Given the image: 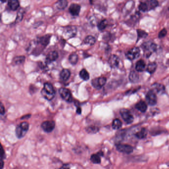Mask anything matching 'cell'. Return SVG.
Segmentation results:
<instances>
[{
	"label": "cell",
	"instance_id": "6da1fadb",
	"mask_svg": "<svg viewBox=\"0 0 169 169\" xmlns=\"http://www.w3.org/2000/svg\"><path fill=\"white\" fill-rule=\"evenodd\" d=\"M41 93L45 99L50 101L55 96L56 92L51 84L46 82L44 84L43 88L41 90Z\"/></svg>",
	"mask_w": 169,
	"mask_h": 169
},
{
	"label": "cell",
	"instance_id": "7a4b0ae2",
	"mask_svg": "<svg viewBox=\"0 0 169 169\" xmlns=\"http://www.w3.org/2000/svg\"><path fill=\"white\" fill-rule=\"evenodd\" d=\"M142 47L145 52L146 55L148 57L151 55L152 53L155 52L157 49V45L155 43L147 42L143 43L142 45Z\"/></svg>",
	"mask_w": 169,
	"mask_h": 169
},
{
	"label": "cell",
	"instance_id": "3957f363",
	"mask_svg": "<svg viewBox=\"0 0 169 169\" xmlns=\"http://www.w3.org/2000/svg\"><path fill=\"white\" fill-rule=\"evenodd\" d=\"M58 92L62 99L67 102L71 103L73 101L71 92L68 89L62 87L59 89Z\"/></svg>",
	"mask_w": 169,
	"mask_h": 169
},
{
	"label": "cell",
	"instance_id": "277c9868",
	"mask_svg": "<svg viewBox=\"0 0 169 169\" xmlns=\"http://www.w3.org/2000/svg\"><path fill=\"white\" fill-rule=\"evenodd\" d=\"M120 114L122 118L126 123L130 124L133 122V120H134L133 116L131 115V113L128 110L126 109L121 110Z\"/></svg>",
	"mask_w": 169,
	"mask_h": 169
},
{
	"label": "cell",
	"instance_id": "5b68a950",
	"mask_svg": "<svg viewBox=\"0 0 169 169\" xmlns=\"http://www.w3.org/2000/svg\"><path fill=\"white\" fill-rule=\"evenodd\" d=\"M140 54V50L138 47H133L130 49L126 54L127 58L130 60H133L139 57Z\"/></svg>",
	"mask_w": 169,
	"mask_h": 169
},
{
	"label": "cell",
	"instance_id": "8992f818",
	"mask_svg": "<svg viewBox=\"0 0 169 169\" xmlns=\"http://www.w3.org/2000/svg\"><path fill=\"white\" fill-rule=\"evenodd\" d=\"M41 128L46 133L52 132L55 128V123L53 121H45L41 124Z\"/></svg>",
	"mask_w": 169,
	"mask_h": 169
},
{
	"label": "cell",
	"instance_id": "52a82bcc",
	"mask_svg": "<svg viewBox=\"0 0 169 169\" xmlns=\"http://www.w3.org/2000/svg\"><path fill=\"white\" fill-rule=\"evenodd\" d=\"M107 81V79L104 77H101V78H96L93 79L91 81V84L92 86L95 88L97 89H100L103 86H104Z\"/></svg>",
	"mask_w": 169,
	"mask_h": 169
},
{
	"label": "cell",
	"instance_id": "ba28073f",
	"mask_svg": "<svg viewBox=\"0 0 169 169\" xmlns=\"http://www.w3.org/2000/svg\"><path fill=\"white\" fill-rule=\"evenodd\" d=\"M146 99L147 103L150 106H154L156 104L157 98L155 92L153 90H150L146 96Z\"/></svg>",
	"mask_w": 169,
	"mask_h": 169
},
{
	"label": "cell",
	"instance_id": "9c48e42d",
	"mask_svg": "<svg viewBox=\"0 0 169 169\" xmlns=\"http://www.w3.org/2000/svg\"><path fill=\"white\" fill-rule=\"evenodd\" d=\"M116 148L118 151L123 153L130 154L133 151V147L128 144H117Z\"/></svg>",
	"mask_w": 169,
	"mask_h": 169
},
{
	"label": "cell",
	"instance_id": "30bf717a",
	"mask_svg": "<svg viewBox=\"0 0 169 169\" xmlns=\"http://www.w3.org/2000/svg\"><path fill=\"white\" fill-rule=\"evenodd\" d=\"M63 32L67 38H72L76 34L77 29L74 26H70L65 28Z\"/></svg>",
	"mask_w": 169,
	"mask_h": 169
},
{
	"label": "cell",
	"instance_id": "8fae6325",
	"mask_svg": "<svg viewBox=\"0 0 169 169\" xmlns=\"http://www.w3.org/2000/svg\"><path fill=\"white\" fill-rule=\"evenodd\" d=\"M110 66L112 68H116L119 66L120 60L117 56L115 55H113L110 57L108 61Z\"/></svg>",
	"mask_w": 169,
	"mask_h": 169
},
{
	"label": "cell",
	"instance_id": "7c38bea8",
	"mask_svg": "<svg viewBox=\"0 0 169 169\" xmlns=\"http://www.w3.org/2000/svg\"><path fill=\"white\" fill-rule=\"evenodd\" d=\"M58 54L57 51H53L49 53L46 58V62L47 63H50L52 62L55 61L58 58Z\"/></svg>",
	"mask_w": 169,
	"mask_h": 169
},
{
	"label": "cell",
	"instance_id": "4fadbf2b",
	"mask_svg": "<svg viewBox=\"0 0 169 169\" xmlns=\"http://www.w3.org/2000/svg\"><path fill=\"white\" fill-rule=\"evenodd\" d=\"M152 90L155 93H157L158 94H163L165 92V87L162 84L155 83L152 85Z\"/></svg>",
	"mask_w": 169,
	"mask_h": 169
},
{
	"label": "cell",
	"instance_id": "5bb4252c",
	"mask_svg": "<svg viewBox=\"0 0 169 169\" xmlns=\"http://www.w3.org/2000/svg\"><path fill=\"white\" fill-rule=\"evenodd\" d=\"M81 11V6L76 4H73L69 8L70 14L73 16H78Z\"/></svg>",
	"mask_w": 169,
	"mask_h": 169
},
{
	"label": "cell",
	"instance_id": "9a60e30c",
	"mask_svg": "<svg viewBox=\"0 0 169 169\" xmlns=\"http://www.w3.org/2000/svg\"><path fill=\"white\" fill-rule=\"evenodd\" d=\"M103 152H100L98 153L93 154L90 157V161L95 164H99L101 163V156H103Z\"/></svg>",
	"mask_w": 169,
	"mask_h": 169
},
{
	"label": "cell",
	"instance_id": "2e32d148",
	"mask_svg": "<svg viewBox=\"0 0 169 169\" xmlns=\"http://www.w3.org/2000/svg\"><path fill=\"white\" fill-rule=\"evenodd\" d=\"M71 71L70 70L68 69H63L62 71H61L60 74V77L62 81H68L71 76Z\"/></svg>",
	"mask_w": 169,
	"mask_h": 169
},
{
	"label": "cell",
	"instance_id": "e0dca14e",
	"mask_svg": "<svg viewBox=\"0 0 169 169\" xmlns=\"http://www.w3.org/2000/svg\"><path fill=\"white\" fill-rule=\"evenodd\" d=\"M135 108L138 111H140L141 112H145L147 109V104L143 101H140L138 102L135 105Z\"/></svg>",
	"mask_w": 169,
	"mask_h": 169
},
{
	"label": "cell",
	"instance_id": "ac0fdd59",
	"mask_svg": "<svg viewBox=\"0 0 169 169\" xmlns=\"http://www.w3.org/2000/svg\"><path fill=\"white\" fill-rule=\"evenodd\" d=\"M145 2L148 6L149 11L150 10H153L159 5L157 0H146Z\"/></svg>",
	"mask_w": 169,
	"mask_h": 169
},
{
	"label": "cell",
	"instance_id": "d6986e66",
	"mask_svg": "<svg viewBox=\"0 0 169 169\" xmlns=\"http://www.w3.org/2000/svg\"><path fill=\"white\" fill-rule=\"evenodd\" d=\"M8 6L11 10L16 11L19 8V0H9Z\"/></svg>",
	"mask_w": 169,
	"mask_h": 169
},
{
	"label": "cell",
	"instance_id": "ffe728a7",
	"mask_svg": "<svg viewBox=\"0 0 169 169\" xmlns=\"http://www.w3.org/2000/svg\"><path fill=\"white\" fill-rule=\"evenodd\" d=\"M27 131H25L23 128L20 126V125H18L16 128V135L17 138H23Z\"/></svg>",
	"mask_w": 169,
	"mask_h": 169
},
{
	"label": "cell",
	"instance_id": "44dd1931",
	"mask_svg": "<svg viewBox=\"0 0 169 169\" xmlns=\"http://www.w3.org/2000/svg\"><path fill=\"white\" fill-rule=\"evenodd\" d=\"M51 35H46L39 38V42L40 44L44 46H47L50 41Z\"/></svg>",
	"mask_w": 169,
	"mask_h": 169
},
{
	"label": "cell",
	"instance_id": "7402d4cb",
	"mask_svg": "<svg viewBox=\"0 0 169 169\" xmlns=\"http://www.w3.org/2000/svg\"><path fill=\"white\" fill-rule=\"evenodd\" d=\"M145 63L144 61L140 60L136 63L135 65V70L136 71L138 72L143 71L145 68Z\"/></svg>",
	"mask_w": 169,
	"mask_h": 169
},
{
	"label": "cell",
	"instance_id": "603a6c76",
	"mask_svg": "<svg viewBox=\"0 0 169 169\" xmlns=\"http://www.w3.org/2000/svg\"><path fill=\"white\" fill-rule=\"evenodd\" d=\"M139 75L136 71H133L130 73L129 75V79L130 81L133 83H136L139 80Z\"/></svg>",
	"mask_w": 169,
	"mask_h": 169
},
{
	"label": "cell",
	"instance_id": "cb8c5ba5",
	"mask_svg": "<svg viewBox=\"0 0 169 169\" xmlns=\"http://www.w3.org/2000/svg\"><path fill=\"white\" fill-rule=\"evenodd\" d=\"M68 4V2L66 0H59L56 3V8L58 10H63L66 8Z\"/></svg>",
	"mask_w": 169,
	"mask_h": 169
},
{
	"label": "cell",
	"instance_id": "d4e9b609",
	"mask_svg": "<svg viewBox=\"0 0 169 169\" xmlns=\"http://www.w3.org/2000/svg\"><path fill=\"white\" fill-rule=\"evenodd\" d=\"M147 131L145 128H142L135 133V136L139 139H143L147 136Z\"/></svg>",
	"mask_w": 169,
	"mask_h": 169
},
{
	"label": "cell",
	"instance_id": "484cf974",
	"mask_svg": "<svg viewBox=\"0 0 169 169\" xmlns=\"http://www.w3.org/2000/svg\"><path fill=\"white\" fill-rule=\"evenodd\" d=\"M157 67V63L155 62H152L149 63L146 68V71L150 74H152L155 72L156 70Z\"/></svg>",
	"mask_w": 169,
	"mask_h": 169
},
{
	"label": "cell",
	"instance_id": "4316f807",
	"mask_svg": "<svg viewBox=\"0 0 169 169\" xmlns=\"http://www.w3.org/2000/svg\"><path fill=\"white\" fill-rule=\"evenodd\" d=\"M79 76L81 79L85 81H88L90 78L88 72L84 68L81 70V71L79 72Z\"/></svg>",
	"mask_w": 169,
	"mask_h": 169
},
{
	"label": "cell",
	"instance_id": "83f0119b",
	"mask_svg": "<svg viewBox=\"0 0 169 169\" xmlns=\"http://www.w3.org/2000/svg\"><path fill=\"white\" fill-rule=\"evenodd\" d=\"M25 57L24 56H19L14 57L13 59V63L16 65H21L25 62Z\"/></svg>",
	"mask_w": 169,
	"mask_h": 169
},
{
	"label": "cell",
	"instance_id": "f1b7e54d",
	"mask_svg": "<svg viewBox=\"0 0 169 169\" xmlns=\"http://www.w3.org/2000/svg\"><path fill=\"white\" fill-rule=\"evenodd\" d=\"M95 42H96V39L94 37L92 36L91 35L87 36L84 40V43L86 44L93 45Z\"/></svg>",
	"mask_w": 169,
	"mask_h": 169
},
{
	"label": "cell",
	"instance_id": "f546056e",
	"mask_svg": "<svg viewBox=\"0 0 169 169\" xmlns=\"http://www.w3.org/2000/svg\"><path fill=\"white\" fill-rule=\"evenodd\" d=\"M78 55L76 53L71 54L68 58V61L71 65H76L78 63Z\"/></svg>",
	"mask_w": 169,
	"mask_h": 169
},
{
	"label": "cell",
	"instance_id": "4dcf8cb0",
	"mask_svg": "<svg viewBox=\"0 0 169 169\" xmlns=\"http://www.w3.org/2000/svg\"><path fill=\"white\" fill-rule=\"evenodd\" d=\"M122 123L119 119H116L113 121L112 128L114 130H119L122 127Z\"/></svg>",
	"mask_w": 169,
	"mask_h": 169
},
{
	"label": "cell",
	"instance_id": "1f68e13d",
	"mask_svg": "<svg viewBox=\"0 0 169 169\" xmlns=\"http://www.w3.org/2000/svg\"><path fill=\"white\" fill-rule=\"evenodd\" d=\"M99 130L98 127L95 126H89L86 128V131L89 133H97Z\"/></svg>",
	"mask_w": 169,
	"mask_h": 169
},
{
	"label": "cell",
	"instance_id": "d6a6232c",
	"mask_svg": "<svg viewBox=\"0 0 169 169\" xmlns=\"http://www.w3.org/2000/svg\"><path fill=\"white\" fill-rule=\"evenodd\" d=\"M24 10L22 9L19 10L17 14V17L16 18V23H19L21 22L22 21L23 17H24Z\"/></svg>",
	"mask_w": 169,
	"mask_h": 169
},
{
	"label": "cell",
	"instance_id": "836d02e7",
	"mask_svg": "<svg viewBox=\"0 0 169 169\" xmlns=\"http://www.w3.org/2000/svg\"><path fill=\"white\" fill-rule=\"evenodd\" d=\"M108 22L106 19H104L103 21H101L98 24V28L100 30H103L106 29V27L107 26Z\"/></svg>",
	"mask_w": 169,
	"mask_h": 169
},
{
	"label": "cell",
	"instance_id": "e575fe53",
	"mask_svg": "<svg viewBox=\"0 0 169 169\" xmlns=\"http://www.w3.org/2000/svg\"><path fill=\"white\" fill-rule=\"evenodd\" d=\"M138 38H146L148 36V33L144 30H141L140 29H137Z\"/></svg>",
	"mask_w": 169,
	"mask_h": 169
},
{
	"label": "cell",
	"instance_id": "d590c367",
	"mask_svg": "<svg viewBox=\"0 0 169 169\" xmlns=\"http://www.w3.org/2000/svg\"><path fill=\"white\" fill-rule=\"evenodd\" d=\"M139 9L141 11L143 12H146L149 11L148 6H147L145 2H141L139 5Z\"/></svg>",
	"mask_w": 169,
	"mask_h": 169
},
{
	"label": "cell",
	"instance_id": "8d00e7d4",
	"mask_svg": "<svg viewBox=\"0 0 169 169\" xmlns=\"http://www.w3.org/2000/svg\"><path fill=\"white\" fill-rule=\"evenodd\" d=\"M20 126L23 129H24V130L26 131H28V130L29 129V123L26 122H23L22 123H21L20 124Z\"/></svg>",
	"mask_w": 169,
	"mask_h": 169
},
{
	"label": "cell",
	"instance_id": "74e56055",
	"mask_svg": "<svg viewBox=\"0 0 169 169\" xmlns=\"http://www.w3.org/2000/svg\"><path fill=\"white\" fill-rule=\"evenodd\" d=\"M167 31L166 30V29H163L162 30L160 31L158 34V37L160 38H163L167 35Z\"/></svg>",
	"mask_w": 169,
	"mask_h": 169
},
{
	"label": "cell",
	"instance_id": "f35d334b",
	"mask_svg": "<svg viewBox=\"0 0 169 169\" xmlns=\"http://www.w3.org/2000/svg\"><path fill=\"white\" fill-rule=\"evenodd\" d=\"M0 113L1 115H4L5 113V109L3 103H1V108H0Z\"/></svg>",
	"mask_w": 169,
	"mask_h": 169
},
{
	"label": "cell",
	"instance_id": "ab89813d",
	"mask_svg": "<svg viewBox=\"0 0 169 169\" xmlns=\"http://www.w3.org/2000/svg\"><path fill=\"white\" fill-rule=\"evenodd\" d=\"M1 159H4V158H5V153L4 149L3 148V146H1Z\"/></svg>",
	"mask_w": 169,
	"mask_h": 169
},
{
	"label": "cell",
	"instance_id": "60d3db41",
	"mask_svg": "<svg viewBox=\"0 0 169 169\" xmlns=\"http://www.w3.org/2000/svg\"><path fill=\"white\" fill-rule=\"evenodd\" d=\"M76 113H78V114L79 115H81V107H78L77 109H76Z\"/></svg>",
	"mask_w": 169,
	"mask_h": 169
},
{
	"label": "cell",
	"instance_id": "b9f144b4",
	"mask_svg": "<svg viewBox=\"0 0 169 169\" xmlns=\"http://www.w3.org/2000/svg\"><path fill=\"white\" fill-rule=\"evenodd\" d=\"M1 169H3L4 167V163L3 160L2 159H1Z\"/></svg>",
	"mask_w": 169,
	"mask_h": 169
},
{
	"label": "cell",
	"instance_id": "7bdbcfd3",
	"mask_svg": "<svg viewBox=\"0 0 169 169\" xmlns=\"http://www.w3.org/2000/svg\"><path fill=\"white\" fill-rule=\"evenodd\" d=\"M8 0H1V2L2 3H5V2H6Z\"/></svg>",
	"mask_w": 169,
	"mask_h": 169
},
{
	"label": "cell",
	"instance_id": "ee69618b",
	"mask_svg": "<svg viewBox=\"0 0 169 169\" xmlns=\"http://www.w3.org/2000/svg\"><path fill=\"white\" fill-rule=\"evenodd\" d=\"M90 3H92V0H90Z\"/></svg>",
	"mask_w": 169,
	"mask_h": 169
},
{
	"label": "cell",
	"instance_id": "f6af8a7d",
	"mask_svg": "<svg viewBox=\"0 0 169 169\" xmlns=\"http://www.w3.org/2000/svg\"></svg>",
	"mask_w": 169,
	"mask_h": 169
}]
</instances>
